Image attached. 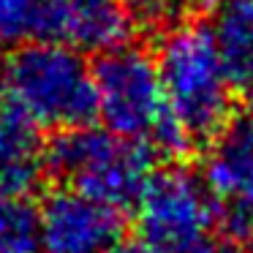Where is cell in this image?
Instances as JSON below:
<instances>
[{"instance_id": "cell-1", "label": "cell", "mask_w": 253, "mask_h": 253, "mask_svg": "<svg viewBox=\"0 0 253 253\" xmlns=\"http://www.w3.org/2000/svg\"><path fill=\"white\" fill-rule=\"evenodd\" d=\"M0 109L30 126L74 131L95 117V82L87 57L55 41H25L0 60Z\"/></svg>"}, {"instance_id": "cell-12", "label": "cell", "mask_w": 253, "mask_h": 253, "mask_svg": "<svg viewBox=\"0 0 253 253\" xmlns=\"http://www.w3.org/2000/svg\"><path fill=\"white\" fill-rule=\"evenodd\" d=\"M133 25L155 30H171L185 22V17L196 8V0H126Z\"/></svg>"}, {"instance_id": "cell-7", "label": "cell", "mask_w": 253, "mask_h": 253, "mask_svg": "<svg viewBox=\"0 0 253 253\" xmlns=\"http://www.w3.org/2000/svg\"><path fill=\"white\" fill-rule=\"evenodd\" d=\"M131 30L126 0H41L36 39L101 57L126 46Z\"/></svg>"}, {"instance_id": "cell-15", "label": "cell", "mask_w": 253, "mask_h": 253, "mask_svg": "<svg viewBox=\"0 0 253 253\" xmlns=\"http://www.w3.org/2000/svg\"><path fill=\"white\" fill-rule=\"evenodd\" d=\"M185 253H242L234 242H226V240H204L202 245L191 248Z\"/></svg>"}, {"instance_id": "cell-9", "label": "cell", "mask_w": 253, "mask_h": 253, "mask_svg": "<svg viewBox=\"0 0 253 253\" xmlns=\"http://www.w3.org/2000/svg\"><path fill=\"white\" fill-rule=\"evenodd\" d=\"M204 25L234 93L253 98V0H210V22Z\"/></svg>"}, {"instance_id": "cell-13", "label": "cell", "mask_w": 253, "mask_h": 253, "mask_svg": "<svg viewBox=\"0 0 253 253\" xmlns=\"http://www.w3.org/2000/svg\"><path fill=\"white\" fill-rule=\"evenodd\" d=\"M41 0H0V39L33 41L39 33Z\"/></svg>"}, {"instance_id": "cell-18", "label": "cell", "mask_w": 253, "mask_h": 253, "mask_svg": "<svg viewBox=\"0 0 253 253\" xmlns=\"http://www.w3.org/2000/svg\"><path fill=\"white\" fill-rule=\"evenodd\" d=\"M0 52H3V39H0Z\"/></svg>"}, {"instance_id": "cell-2", "label": "cell", "mask_w": 253, "mask_h": 253, "mask_svg": "<svg viewBox=\"0 0 253 253\" xmlns=\"http://www.w3.org/2000/svg\"><path fill=\"white\" fill-rule=\"evenodd\" d=\"M166 109L191 144L215 142L234 120V87L204 22H182L155 49Z\"/></svg>"}, {"instance_id": "cell-3", "label": "cell", "mask_w": 253, "mask_h": 253, "mask_svg": "<svg viewBox=\"0 0 253 253\" xmlns=\"http://www.w3.org/2000/svg\"><path fill=\"white\" fill-rule=\"evenodd\" d=\"M93 82L95 117L109 133L169 158H182L191 150V139L166 109L153 52L133 44L106 52L93 68Z\"/></svg>"}, {"instance_id": "cell-5", "label": "cell", "mask_w": 253, "mask_h": 253, "mask_svg": "<svg viewBox=\"0 0 253 253\" xmlns=\"http://www.w3.org/2000/svg\"><path fill=\"white\" fill-rule=\"evenodd\" d=\"M218 202L196 174L171 166L155 171L136 202V245L144 253H185L207 240Z\"/></svg>"}, {"instance_id": "cell-16", "label": "cell", "mask_w": 253, "mask_h": 253, "mask_svg": "<svg viewBox=\"0 0 253 253\" xmlns=\"http://www.w3.org/2000/svg\"><path fill=\"white\" fill-rule=\"evenodd\" d=\"M112 253H144V251L136 245V242H133V245H131V242H123V245L117 248V251H112Z\"/></svg>"}, {"instance_id": "cell-17", "label": "cell", "mask_w": 253, "mask_h": 253, "mask_svg": "<svg viewBox=\"0 0 253 253\" xmlns=\"http://www.w3.org/2000/svg\"><path fill=\"white\" fill-rule=\"evenodd\" d=\"M237 204H242V207H253V182L248 185V191H245V196L240 199Z\"/></svg>"}, {"instance_id": "cell-6", "label": "cell", "mask_w": 253, "mask_h": 253, "mask_svg": "<svg viewBox=\"0 0 253 253\" xmlns=\"http://www.w3.org/2000/svg\"><path fill=\"white\" fill-rule=\"evenodd\" d=\"M126 242V218L77 191H52L39 212L41 253H112Z\"/></svg>"}, {"instance_id": "cell-10", "label": "cell", "mask_w": 253, "mask_h": 253, "mask_svg": "<svg viewBox=\"0 0 253 253\" xmlns=\"http://www.w3.org/2000/svg\"><path fill=\"white\" fill-rule=\"evenodd\" d=\"M253 182V117H234L212 142L204 185L215 199L237 204Z\"/></svg>"}, {"instance_id": "cell-14", "label": "cell", "mask_w": 253, "mask_h": 253, "mask_svg": "<svg viewBox=\"0 0 253 253\" xmlns=\"http://www.w3.org/2000/svg\"><path fill=\"white\" fill-rule=\"evenodd\" d=\"M226 226H229V231L234 234L237 248H240L242 253H253V207L229 204Z\"/></svg>"}, {"instance_id": "cell-4", "label": "cell", "mask_w": 253, "mask_h": 253, "mask_svg": "<svg viewBox=\"0 0 253 253\" xmlns=\"http://www.w3.org/2000/svg\"><path fill=\"white\" fill-rule=\"evenodd\" d=\"M153 150L128 142L106 128L84 126L63 131L46 147V166L52 174L93 202L126 212L136 207L153 171Z\"/></svg>"}, {"instance_id": "cell-8", "label": "cell", "mask_w": 253, "mask_h": 253, "mask_svg": "<svg viewBox=\"0 0 253 253\" xmlns=\"http://www.w3.org/2000/svg\"><path fill=\"white\" fill-rule=\"evenodd\" d=\"M46 147L41 131L8 109H0V193L25 199L44 182Z\"/></svg>"}, {"instance_id": "cell-11", "label": "cell", "mask_w": 253, "mask_h": 253, "mask_svg": "<svg viewBox=\"0 0 253 253\" xmlns=\"http://www.w3.org/2000/svg\"><path fill=\"white\" fill-rule=\"evenodd\" d=\"M0 253H41L39 212L28 199L0 193Z\"/></svg>"}]
</instances>
